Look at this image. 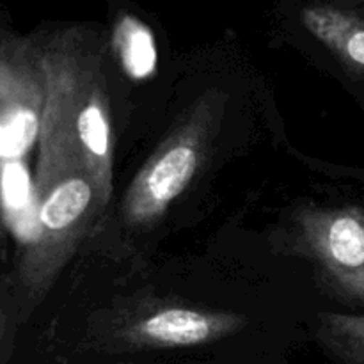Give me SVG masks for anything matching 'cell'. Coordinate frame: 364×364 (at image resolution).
Instances as JSON below:
<instances>
[{
	"mask_svg": "<svg viewBox=\"0 0 364 364\" xmlns=\"http://www.w3.org/2000/svg\"><path fill=\"white\" fill-rule=\"evenodd\" d=\"M322 4H333V6L354 7V9H363L364 0H320Z\"/></svg>",
	"mask_w": 364,
	"mask_h": 364,
	"instance_id": "cell-11",
	"label": "cell"
},
{
	"mask_svg": "<svg viewBox=\"0 0 364 364\" xmlns=\"http://www.w3.org/2000/svg\"><path fill=\"white\" fill-rule=\"evenodd\" d=\"M306 31L318 39L345 70L364 82V11L315 4L302 9Z\"/></svg>",
	"mask_w": 364,
	"mask_h": 364,
	"instance_id": "cell-7",
	"label": "cell"
},
{
	"mask_svg": "<svg viewBox=\"0 0 364 364\" xmlns=\"http://www.w3.org/2000/svg\"><path fill=\"white\" fill-rule=\"evenodd\" d=\"M114 48L124 71L135 78H144L156 66L155 39L148 25L132 14H123L114 27Z\"/></svg>",
	"mask_w": 364,
	"mask_h": 364,
	"instance_id": "cell-9",
	"label": "cell"
},
{
	"mask_svg": "<svg viewBox=\"0 0 364 364\" xmlns=\"http://www.w3.org/2000/svg\"><path fill=\"white\" fill-rule=\"evenodd\" d=\"M82 36L57 32L39 41L46 103L32 178V226L21 242L14 288L23 309L46 297L89 226L105 212L73 123V91Z\"/></svg>",
	"mask_w": 364,
	"mask_h": 364,
	"instance_id": "cell-1",
	"label": "cell"
},
{
	"mask_svg": "<svg viewBox=\"0 0 364 364\" xmlns=\"http://www.w3.org/2000/svg\"><path fill=\"white\" fill-rule=\"evenodd\" d=\"M13 311L14 301L11 283H7V281L4 283V279H0V347H2L7 333H9L11 322H13Z\"/></svg>",
	"mask_w": 364,
	"mask_h": 364,
	"instance_id": "cell-10",
	"label": "cell"
},
{
	"mask_svg": "<svg viewBox=\"0 0 364 364\" xmlns=\"http://www.w3.org/2000/svg\"><path fill=\"white\" fill-rule=\"evenodd\" d=\"M73 123L103 210L112 198L114 134L102 57L82 39L73 91Z\"/></svg>",
	"mask_w": 364,
	"mask_h": 364,
	"instance_id": "cell-6",
	"label": "cell"
},
{
	"mask_svg": "<svg viewBox=\"0 0 364 364\" xmlns=\"http://www.w3.org/2000/svg\"><path fill=\"white\" fill-rule=\"evenodd\" d=\"M46 73L38 39L0 34V156L16 159L38 142Z\"/></svg>",
	"mask_w": 364,
	"mask_h": 364,
	"instance_id": "cell-5",
	"label": "cell"
},
{
	"mask_svg": "<svg viewBox=\"0 0 364 364\" xmlns=\"http://www.w3.org/2000/svg\"><path fill=\"white\" fill-rule=\"evenodd\" d=\"M297 251L318 269L340 299L364 306V210L306 206L295 213Z\"/></svg>",
	"mask_w": 364,
	"mask_h": 364,
	"instance_id": "cell-2",
	"label": "cell"
},
{
	"mask_svg": "<svg viewBox=\"0 0 364 364\" xmlns=\"http://www.w3.org/2000/svg\"><path fill=\"white\" fill-rule=\"evenodd\" d=\"M206 116L208 112L201 110L192 114L137 171L121 201V215L128 226L156 223L187 191L205 156Z\"/></svg>",
	"mask_w": 364,
	"mask_h": 364,
	"instance_id": "cell-3",
	"label": "cell"
},
{
	"mask_svg": "<svg viewBox=\"0 0 364 364\" xmlns=\"http://www.w3.org/2000/svg\"><path fill=\"white\" fill-rule=\"evenodd\" d=\"M315 336L323 348L345 364H364V315L322 311Z\"/></svg>",
	"mask_w": 364,
	"mask_h": 364,
	"instance_id": "cell-8",
	"label": "cell"
},
{
	"mask_svg": "<svg viewBox=\"0 0 364 364\" xmlns=\"http://www.w3.org/2000/svg\"><path fill=\"white\" fill-rule=\"evenodd\" d=\"M245 326L247 318L240 313L160 302L117 320L107 341L117 352L174 350L217 343Z\"/></svg>",
	"mask_w": 364,
	"mask_h": 364,
	"instance_id": "cell-4",
	"label": "cell"
}]
</instances>
